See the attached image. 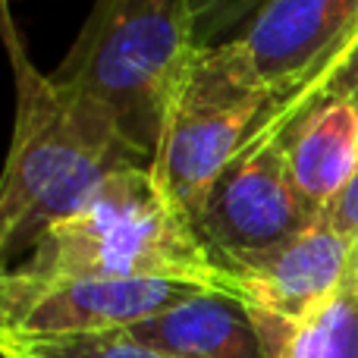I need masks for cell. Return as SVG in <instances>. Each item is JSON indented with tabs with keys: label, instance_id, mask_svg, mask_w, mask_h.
Listing matches in <instances>:
<instances>
[{
	"label": "cell",
	"instance_id": "obj_1",
	"mask_svg": "<svg viewBox=\"0 0 358 358\" xmlns=\"http://www.w3.org/2000/svg\"><path fill=\"white\" fill-rule=\"evenodd\" d=\"M0 44L16 88L10 151L0 173V271H13L107 176L148 161L123 138L110 110L35 66L6 0H0Z\"/></svg>",
	"mask_w": 358,
	"mask_h": 358
},
{
	"label": "cell",
	"instance_id": "obj_2",
	"mask_svg": "<svg viewBox=\"0 0 358 358\" xmlns=\"http://www.w3.org/2000/svg\"><path fill=\"white\" fill-rule=\"evenodd\" d=\"M25 273L82 280H164L223 289L192 217L151 164L110 173L76 214L41 236L19 264Z\"/></svg>",
	"mask_w": 358,
	"mask_h": 358
},
{
	"label": "cell",
	"instance_id": "obj_3",
	"mask_svg": "<svg viewBox=\"0 0 358 358\" xmlns=\"http://www.w3.org/2000/svg\"><path fill=\"white\" fill-rule=\"evenodd\" d=\"M192 50L189 0H94L50 79L110 110L123 138L151 164Z\"/></svg>",
	"mask_w": 358,
	"mask_h": 358
},
{
	"label": "cell",
	"instance_id": "obj_4",
	"mask_svg": "<svg viewBox=\"0 0 358 358\" xmlns=\"http://www.w3.org/2000/svg\"><path fill=\"white\" fill-rule=\"evenodd\" d=\"M280 94L239 38L195 48L170 94L151 170L195 223L208 192L264 126Z\"/></svg>",
	"mask_w": 358,
	"mask_h": 358
},
{
	"label": "cell",
	"instance_id": "obj_5",
	"mask_svg": "<svg viewBox=\"0 0 358 358\" xmlns=\"http://www.w3.org/2000/svg\"><path fill=\"white\" fill-rule=\"evenodd\" d=\"M198 286L164 280L41 277L19 267L0 271V343L126 330L173 308Z\"/></svg>",
	"mask_w": 358,
	"mask_h": 358
},
{
	"label": "cell",
	"instance_id": "obj_6",
	"mask_svg": "<svg viewBox=\"0 0 358 358\" xmlns=\"http://www.w3.org/2000/svg\"><path fill=\"white\" fill-rule=\"evenodd\" d=\"M317 220L321 214L292 182L283 129L264 123L208 192L195 229L214 261L280 245Z\"/></svg>",
	"mask_w": 358,
	"mask_h": 358
},
{
	"label": "cell",
	"instance_id": "obj_7",
	"mask_svg": "<svg viewBox=\"0 0 358 358\" xmlns=\"http://www.w3.org/2000/svg\"><path fill=\"white\" fill-rule=\"evenodd\" d=\"M227 296L248 311L296 324L321 308L352 273V248L327 220L258 252L214 258Z\"/></svg>",
	"mask_w": 358,
	"mask_h": 358
},
{
	"label": "cell",
	"instance_id": "obj_8",
	"mask_svg": "<svg viewBox=\"0 0 358 358\" xmlns=\"http://www.w3.org/2000/svg\"><path fill=\"white\" fill-rule=\"evenodd\" d=\"M355 22L358 0H267L236 38L283 101L340 54Z\"/></svg>",
	"mask_w": 358,
	"mask_h": 358
},
{
	"label": "cell",
	"instance_id": "obj_9",
	"mask_svg": "<svg viewBox=\"0 0 358 358\" xmlns=\"http://www.w3.org/2000/svg\"><path fill=\"white\" fill-rule=\"evenodd\" d=\"M264 123L283 129L292 182L305 201L324 214L358 173V107L330 98L302 107L289 120Z\"/></svg>",
	"mask_w": 358,
	"mask_h": 358
},
{
	"label": "cell",
	"instance_id": "obj_10",
	"mask_svg": "<svg viewBox=\"0 0 358 358\" xmlns=\"http://www.w3.org/2000/svg\"><path fill=\"white\" fill-rule=\"evenodd\" d=\"M126 330L167 358H267L248 308L214 289L192 292L173 308Z\"/></svg>",
	"mask_w": 358,
	"mask_h": 358
},
{
	"label": "cell",
	"instance_id": "obj_11",
	"mask_svg": "<svg viewBox=\"0 0 358 358\" xmlns=\"http://www.w3.org/2000/svg\"><path fill=\"white\" fill-rule=\"evenodd\" d=\"M267 358H358V273L296 324L248 311Z\"/></svg>",
	"mask_w": 358,
	"mask_h": 358
},
{
	"label": "cell",
	"instance_id": "obj_12",
	"mask_svg": "<svg viewBox=\"0 0 358 358\" xmlns=\"http://www.w3.org/2000/svg\"><path fill=\"white\" fill-rule=\"evenodd\" d=\"M0 358H167L138 343L129 330L63 336V340L0 343Z\"/></svg>",
	"mask_w": 358,
	"mask_h": 358
},
{
	"label": "cell",
	"instance_id": "obj_13",
	"mask_svg": "<svg viewBox=\"0 0 358 358\" xmlns=\"http://www.w3.org/2000/svg\"><path fill=\"white\" fill-rule=\"evenodd\" d=\"M330 98L349 101V104L358 107V41L343 50L334 63H327L311 82H305L299 92H292L289 98L280 101L267 113V120H289L302 107L315 104V101H330Z\"/></svg>",
	"mask_w": 358,
	"mask_h": 358
},
{
	"label": "cell",
	"instance_id": "obj_14",
	"mask_svg": "<svg viewBox=\"0 0 358 358\" xmlns=\"http://www.w3.org/2000/svg\"><path fill=\"white\" fill-rule=\"evenodd\" d=\"M267 0H189L192 41L195 48L220 44L236 38Z\"/></svg>",
	"mask_w": 358,
	"mask_h": 358
},
{
	"label": "cell",
	"instance_id": "obj_15",
	"mask_svg": "<svg viewBox=\"0 0 358 358\" xmlns=\"http://www.w3.org/2000/svg\"><path fill=\"white\" fill-rule=\"evenodd\" d=\"M321 217L349 242V248H352V273H358V173Z\"/></svg>",
	"mask_w": 358,
	"mask_h": 358
},
{
	"label": "cell",
	"instance_id": "obj_16",
	"mask_svg": "<svg viewBox=\"0 0 358 358\" xmlns=\"http://www.w3.org/2000/svg\"><path fill=\"white\" fill-rule=\"evenodd\" d=\"M358 41V22H355V29L352 31H349V41L346 44H343V50H346V48H352V44ZM343 50H340V54H343ZM340 54H336V57H340ZM336 57H334V60H336ZM334 60H330V63H334Z\"/></svg>",
	"mask_w": 358,
	"mask_h": 358
}]
</instances>
